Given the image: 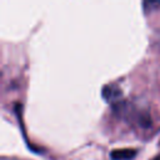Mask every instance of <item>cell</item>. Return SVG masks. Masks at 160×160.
Segmentation results:
<instances>
[{"mask_svg": "<svg viewBox=\"0 0 160 160\" xmlns=\"http://www.w3.org/2000/svg\"><path fill=\"white\" fill-rule=\"evenodd\" d=\"M121 95H122L121 89L116 84H106L101 89V96L104 98V100L108 102H111L114 105L120 102Z\"/></svg>", "mask_w": 160, "mask_h": 160, "instance_id": "6da1fadb", "label": "cell"}, {"mask_svg": "<svg viewBox=\"0 0 160 160\" xmlns=\"http://www.w3.org/2000/svg\"><path fill=\"white\" fill-rule=\"evenodd\" d=\"M136 155V149H115L110 152L111 160H132Z\"/></svg>", "mask_w": 160, "mask_h": 160, "instance_id": "7a4b0ae2", "label": "cell"}, {"mask_svg": "<svg viewBox=\"0 0 160 160\" xmlns=\"http://www.w3.org/2000/svg\"><path fill=\"white\" fill-rule=\"evenodd\" d=\"M142 6H144L145 12H148L149 10H154L152 8H159L160 6V1H145L142 4Z\"/></svg>", "mask_w": 160, "mask_h": 160, "instance_id": "3957f363", "label": "cell"}, {"mask_svg": "<svg viewBox=\"0 0 160 160\" xmlns=\"http://www.w3.org/2000/svg\"><path fill=\"white\" fill-rule=\"evenodd\" d=\"M154 160H160V155H159V156H158V158H155V159H154Z\"/></svg>", "mask_w": 160, "mask_h": 160, "instance_id": "277c9868", "label": "cell"}]
</instances>
